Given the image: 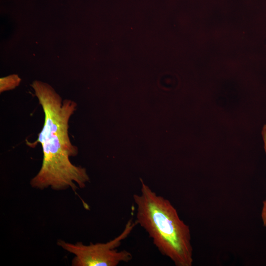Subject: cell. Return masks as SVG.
<instances>
[{"label":"cell","mask_w":266,"mask_h":266,"mask_svg":"<svg viewBox=\"0 0 266 266\" xmlns=\"http://www.w3.org/2000/svg\"><path fill=\"white\" fill-rule=\"evenodd\" d=\"M44 113V123L37 138L26 144L34 148L40 144L43 153L41 166L31 180L34 188L43 190L50 187L60 191L69 188L73 191L84 188L90 178L86 168L73 165L70 158L78 153L69 136V121L76 110V102L62 100L48 84L34 81L31 85Z\"/></svg>","instance_id":"obj_1"},{"label":"cell","mask_w":266,"mask_h":266,"mask_svg":"<svg viewBox=\"0 0 266 266\" xmlns=\"http://www.w3.org/2000/svg\"><path fill=\"white\" fill-rule=\"evenodd\" d=\"M140 193L133 195L136 220L159 252L176 266H192L193 248L189 227L170 202L158 195L141 179Z\"/></svg>","instance_id":"obj_2"},{"label":"cell","mask_w":266,"mask_h":266,"mask_svg":"<svg viewBox=\"0 0 266 266\" xmlns=\"http://www.w3.org/2000/svg\"><path fill=\"white\" fill-rule=\"evenodd\" d=\"M136 225L135 221L130 219L120 234L106 243L85 245L81 242L72 244L59 240L57 244L74 255L71 262L73 266H116L132 259L130 252L125 250L118 251L117 248Z\"/></svg>","instance_id":"obj_3"},{"label":"cell","mask_w":266,"mask_h":266,"mask_svg":"<svg viewBox=\"0 0 266 266\" xmlns=\"http://www.w3.org/2000/svg\"><path fill=\"white\" fill-rule=\"evenodd\" d=\"M20 81L21 79L16 74L1 78L0 79V93L15 88L19 85Z\"/></svg>","instance_id":"obj_4"},{"label":"cell","mask_w":266,"mask_h":266,"mask_svg":"<svg viewBox=\"0 0 266 266\" xmlns=\"http://www.w3.org/2000/svg\"><path fill=\"white\" fill-rule=\"evenodd\" d=\"M262 135L264 143V148L266 154V125H264L262 131ZM261 218L264 226L266 228V198L263 202L262 212Z\"/></svg>","instance_id":"obj_5"}]
</instances>
